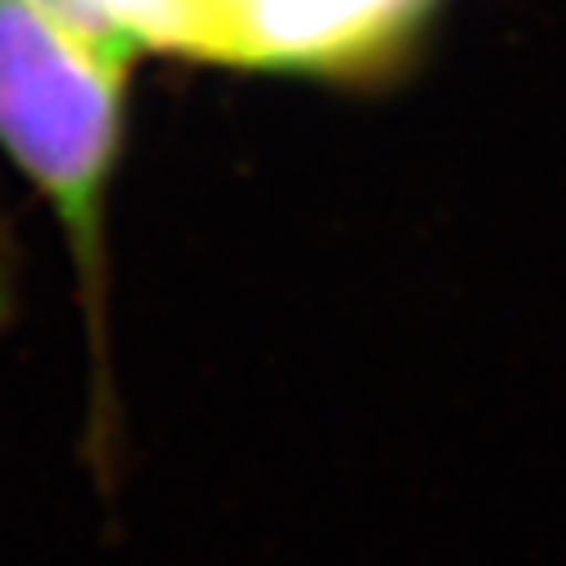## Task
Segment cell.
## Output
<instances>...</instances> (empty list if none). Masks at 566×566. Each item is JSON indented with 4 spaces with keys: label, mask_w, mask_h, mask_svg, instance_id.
<instances>
[{
    "label": "cell",
    "mask_w": 566,
    "mask_h": 566,
    "mask_svg": "<svg viewBox=\"0 0 566 566\" xmlns=\"http://www.w3.org/2000/svg\"><path fill=\"white\" fill-rule=\"evenodd\" d=\"M138 35L55 0H0V150L63 232L87 323L91 460L111 472V186L123 158L126 80Z\"/></svg>",
    "instance_id": "obj_1"
},
{
    "label": "cell",
    "mask_w": 566,
    "mask_h": 566,
    "mask_svg": "<svg viewBox=\"0 0 566 566\" xmlns=\"http://www.w3.org/2000/svg\"><path fill=\"white\" fill-rule=\"evenodd\" d=\"M12 295H17V244H12V229L0 212V318L12 311Z\"/></svg>",
    "instance_id": "obj_2"
}]
</instances>
